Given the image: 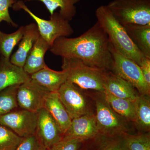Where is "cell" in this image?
Wrapping results in <instances>:
<instances>
[{
	"mask_svg": "<svg viewBox=\"0 0 150 150\" xmlns=\"http://www.w3.org/2000/svg\"><path fill=\"white\" fill-rule=\"evenodd\" d=\"M109 43L107 34L97 22L79 37L59 38L49 50L62 58L79 59L90 67L110 71L112 59Z\"/></svg>",
	"mask_w": 150,
	"mask_h": 150,
	"instance_id": "cell-1",
	"label": "cell"
},
{
	"mask_svg": "<svg viewBox=\"0 0 150 150\" xmlns=\"http://www.w3.org/2000/svg\"><path fill=\"white\" fill-rule=\"evenodd\" d=\"M97 22L107 34L109 43L121 54L139 66L145 56L132 42L125 28L119 23L106 6H101L96 11Z\"/></svg>",
	"mask_w": 150,
	"mask_h": 150,
	"instance_id": "cell-2",
	"label": "cell"
},
{
	"mask_svg": "<svg viewBox=\"0 0 150 150\" xmlns=\"http://www.w3.org/2000/svg\"><path fill=\"white\" fill-rule=\"evenodd\" d=\"M62 70L67 71V81L81 89L104 92L103 76L106 70L90 67L74 58H62Z\"/></svg>",
	"mask_w": 150,
	"mask_h": 150,
	"instance_id": "cell-3",
	"label": "cell"
},
{
	"mask_svg": "<svg viewBox=\"0 0 150 150\" xmlns=\"http://www.w3.org/2000/svg\"><path fill=\"white\" fill-rule=\"evenodd\" d=\"M106 6L123 26L150 24V0H113Z\"/></svg>",
	"mask_w": 150,
	"mask_h": 150,
	"instance_id": "cell-4",
	"label": "cell"
},
{
	"mask_svg": "<svg viewBox=\"0 0 150 150\" xmlns=\"http://www.w3.org/2000/svg\"><path fill=\"white\" fill-rule=\"evenodd\" d=\"M12 7L14 10L23 9L33 19L37 25L40 36L51 46L59 38L67 37L74 33L69 21L64 18L59 13H54L50 16V19L46 20L33 13L23 1H18Z\"/></svg>",
	"mask_w": 150,
	"mask_h": 150,
	"instance_id": "cell-5",
	"label": "cell"
},
{
	"mask_svg": "<svg viewBox=\"0 0 150 150\" xmlns=\"http://www.w3.org/2000/svg\"><path fill=\"white\" fill-rule=\"evenodd\" d=\"M109 48L112 59L110 71L132 84L140 94L150 96V88L145 82L139 66L118 52L110 43Z\"/></svg>",
	"mask_w": 150,
	"mask_h": 150,
	"instance_id": "cell-6",
	"label": "cell"
},
{
	"mask_svg": "<svg viewBox=\"0 0 150 150\" xmlns=\"http://www.w3.org/2000/svg\"><path fill=\"white\" fill-rule=\"evenodd\" d=\"M96 106L98 135L115 137L126 134V120L112 110L103 96L102 98H97Z\"/></svg>",
	"mask_w": 150,
	"mask_h": 150,
	"instance_id": "cell-7",
	"label": "cell"
},
{
	"mask_svg": "<svg viewBox=\"0 0 150 150\" xmlns=\"http://www.w3.org/2000/svg\"><path fill=\"white\" fill-rule=\"evenodd\" d=\"M57 93L72 119L92 112L85 97L74 84L66 81Z\"/></svg>",
	"mask_w": 150,
	"mask_h": 150,
	"instance_id": "cell-8",
	"label": "cell"
},
{
	"mask_svg": "<svg viewBox=\"0 0 150 150\" xmlns=\"http://www.w3.org/2000/svg\"><path fill=\"white\" fill-rule=\"evenodd\" d=\"M37 117V113L23 109L0 115V124L24 138L35 135Z\"/></svg>",
	"mask_w": 150,
	"mask_h": 150,
	"instance_id": "cell-9",
	"label": "cell"
},
{
	"mask_svg": "<svg viewBox=\"0 0 150 150\" xmlns=\"http://www.w3.org/2000/svg\"><path fill=\"white\" fill-rule=\"evenodd\" d=\"M49 93L31 79L18 86L16 93L18 104L24 110L37 113L44 108Z\"/></svg>",
	"mask_w": 150,
	"mask_h": 150,
	"instance_id": "cell-10",
	"label": "cell"
},
{
	"mask_svg": "<svg viewBox=\"0 0 150 150\" xmlns=\"http://www.w3.org/2000/svg\"><path fill=\"white\" fill-rule=\"evenodd\" d=\"M35 136L41 146L49 149L63 139L64 135L52 115L45 108L37 112Z\"/></svg>",
	"mask_w": 150,
	"mask_h": 150,
	"instance_id": "cell-11",
	"label": "cell"
},
{
	"mask_svg": "<svg viewBox=\"0 0 150 150\" xmlns=\"http://www.w3.org/2000/svg\"><path fill=\"white\" fill-rule=\"evenodd\" d=\"M98 135L95 115L92 112L74 118L64 139H78L87 141Z\"/></svg>",
	"mask_w": 150,
	"mask_h": 150,
	"instance_id": "cell-12",
	"label": "cell"
},
{
	"mask_svg": "<svg viewBox=\"0 0 150 150\" xmlns=\"http://www.w3.org/2000/svg\"><path fill=\"white\" fill-rule=\"evenodd\" d=\"M30 80V75L23 68L13 64L10 60L0 56V91Z\"/></svg>",
	"mask_w": 150,
	"mask_h": 150,
	"instance_id": "cell-13",
	"label": "cell"
},
{
	"mask_svg": "<svg viewBox=\"0 0 150 150\" xmlns=\"http://www.w3.org/2000/svg\"><path fill=\"white\" fill-rule=\"evenodd\" d=\"M103 85L105 91L116 97L135 100L138 95L132 84L110 71L104 72Z\"/></svg>",
	"mask_w": 150,
	"mask_h": 150,
	"instance_id": "cell-14",
	"label": "cell"
},
{
	"mask_svg": "<svg viewBox=\"0 0 150 150\" xmlns=\"http://www.w3.org/2000/svg\"><path fill=\"white\" fill-rule=\"evenodd\" d=\"M40 36L37 25L31 23L25 26L24 32L18 48L10 57L12 64L23 68L28 55Z\"/></svg>",
	"mask_w": 150,
	"mask_h": 150,
	"instance_id": "cell-15",
	"label": "cell"
},
{
	"mask_svg": "<svg viewBox=\"0 0 150 150\" xmlns=\"http://www.w3.org/2000/svg\"><path fill=\"white\" fill-rule=\"evenodd\" d=\"M30 79L38 85L49 92H57L60 87L67 80L66 70L54 71L48 66L30 75Z\"/></svg>",
	"mask_w": 150,
	"mask_h": 150,
	"instance_id": "cell-16",
	"label": "cell"
},
{
	"mask_svg": "<svg viewBox=\"0 0 150 150\" xmlns=\"http://www.w3.org/2000/svg\"><path fill=\"white\" fill-rule=\"evenodd\" d=\"M44 108L52 115L64 135L71 126L72 119L61 102L57 92L48 93Z\"/></svg>",
	"mask_w": 150,
	"mask_h": 150,
	"instance_id": "cell-17",
	"label": "cell"
},
{
	"mask_svg": "<svg viewBox=\"0 0 150 150\" xmlns=\"http://www.w3.org/2000/svg\"><path fill=\"white\" fill-rule=\"evenodd\" d=\"M51 47L40 35L26 58L23 67L25 72L30 75L46 67L44 57L46 52Z\"/></svg>",
	"mask_w": 150,
	"mask_h": 150,
	"instance_id": "cell-18",
	"label": "cell"
},
{
	"mask_svg": "<svg viewBox=\"0 0 150 150\" xmlns=\"http://www.w3.org/2000/svg\"><path fill=\"white\" fill-rule=\"evenodd\" d=\"M132 42L144 56L150 57V24L124 25Z\"/></svg>",
	"mask_w": 150,
	"mask_h": 150,
	"instance_id": "cell-19",
	"label": "cell"
},
{
	"mask_svg": "<svg viewBox=\"0 0 150 150\" xmlns=\"http://www.w3.org/2000/svg\"><path fill=\"white\" fill-rule=\"evenodd\" d=\"M103 93L106 102L116 113L126 120L134 122L135 100L116 97L105 91Z\"/></svg>",
	"mask_w": 150,
	"mask_h": 150,
	"instance_id": "cell-20",
	"label": "cell"
},
{
	"mask_svg": "<svg viewBox=\"0 0 150 150\" xmlns=\"http://www.w3.org/2000/svg\"><path fill=\"white\" fill-rule=\"evenodd\" d=\"M149 96L140 94L135 100V118L134 122L139 129L144 131L150 129V100Z\"/></svg>",
	"mask_w": 150,
	"mask_h": 150,
	"instance_id": "cell-21",
	"label": "cell"
},
{
	"mask_svg": "<svg viewBox=\"0 0 150 150\" xmlns=\"http://www.w3.org/2000/svg\"><path fill=\"white\" fill-rule=\"evenodd\" d=\"M27 1L33 0H26ZM45 5L51 15H53L56 9L60 8L59 13L68 21L73 19L76 11L74 6L80 0H37Z\"/></svg>",
	"mask_w": 150,
	"mask_h": 150,
	"instance_id": "cell-22",
	"label": "cell"
},
{
	"mask_svg": "<svg viewBox=\"0 0 150 150\" xmlns=\"http://www.w3.org/2000/svg\"><path fill=\"white\" fill-rule=\"evenodd\" d=\"M25 26H21L13 33H6L0 30V56L10 60L14 48L21 40Z\"/></svg>",
	"mask_w": 150,
	"mask_h": 150,
	"instance_id": "cell-23",
	"label": "cell"
},
{
	"mask_svg": "<svg viewBox=\"0 0 150 150\" xmlns=\"http://www.w3.org/2000/svg\"><path fill=\"white\" fill-rule=\"evenodd\" d=\"M18 86L6 89L0 95V115H5L18 107L16 93Z\"/></svg>",
	"mask_w": 150,
	"mask_h": 150,
	"instance_id": "cell-24",
	"label": "cell"
},
{
	"mask_svg": "<svg viewBox=\"0 0 150 150\" xmlns=\"http://www.w3.org/2000/svg\"><path fill=\"white\" fill-rule=\"evenodd\" d=\"M23 139V138L0 124V150H16Z\"/></svg>",
	"mask_w": 150,
	"mask_h": 150,
	"instance_id": "cell-25",
	"label": "cell"
},
{
	"mask_svg": "<svg viewBox=\"0 0 150 150\" xmlns=\"http://www.w3.org/2000/svg\"><path fill=\"white\" fill-rule=\"evenodd\" d=\"M128 150H150V138L149 134L123 135Z\"/></svg>",
	"mask_w": 150,
	"mask_h": 150,
	"instance_id": "cell-26",
	"label": "cell"
},
{
	"mask_svg": "<svg viewBox=\"0 0 150 150\" xmlns=\"http://www.w3.org/2000/svg\"><path fill=\"white\" fill-rule=\"evenodd\" d=\"M83 141L78 139H64L54 144L49 150H79Z\"/></svg>",
	"mask_w": 150,
	"mask_h": 150,
	"instance_id": "cell-27",
	"label": "cell"
},
{
	"mask_svg": "<svg viewBox=\"0 0 150 150\" xmlns=\"http://www.w3.org/2000/svg\"><path fill=\"white\" fill-rule=\"evenodd\" d=\"M117 137H110V140L108 137V140L101 142L96 150H128L123 136L121 139H116Z\"/></svg>",
	"mask_w": 150,
	"mask_h": 150,
	"instance_id": "cell-28",
	"label": "cell"
},
{
	"mask_svg": "<svg viewBox=\"0 0 150 150\" xmlns=\"http://www.w3.org/2000/svg\"><path fill=\"white\" fill-rule=\"evenodd\" d=\"M16 2V0H0V23L5 21L14 27H17L18 25L13 21L9 13V8Z\"/></svg>",
	"mask_w": 150,
	"mask_h": 150,
	"instance_id": "cell-29",
	"label": "cell"
},
{
	"mask_svg": "<svg viewBox=\"0 0 150 150\" xmlns=\"http://www.w3.org/2000/svg\"><path fill=\"white\" fill-rule=\"evenodd\" d=\"M35 135L23 138L16 150H37L40 146Z\"/></svg>",
	"mask_w": 150,
	"mask_h": 150,
	"instance_id": "cell-30",
	"label": "cell"
},
{
	"mask_svg": "<svg viewBox=\"0 0 150 150\" xmlns=\"http://www.w3.org/2000/svg\"><path fill=\"white\" fill-rule=\"evenodd\" d=\"M139 67L145 82L150 88V57L145 56Z\"/></svg>",
	"mask_w": 150,
	"mask_h": 150,
	"instance_id": "cell-31",
	"label": "cell"
},
{
	"mask_svg": "<svg viewBox=\"0 0 150 150\" xmlns=\"http://www.w3.org/2000/svg\"><path fill=\"white\" fill-rule=\"evenodd\" d=\"M37 150H49V149H47V148H45V147L43 146L40 145L38 148Z\"/></svg>",
	"mask_w": 150,
	"mask_h": 150,
	"instance_id": "cell-32",
	"label": "cell"
}]
</instances>
